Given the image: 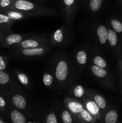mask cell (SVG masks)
<instances>
[{
	"mask_svg": "<svg viewBox=\"0 0 122 123\" xmlns=\"http://www.w3.org/2000/svg\"><path fill=\"white\" fill-rule=\"evenodd\" d=\"M51 72L55 77V86L60 92L69 91L80 73L73 61L64 53L54 58Z\"/></svg>",
	"mask_w": 122,
	"mask_h": 123,
	"instance_id": "6da1fadb",
	"label": "cell"
},
{
	"mask_svg": "<svg viewBox=\"0 0 122 123\" xmlns=\"http://www.w3.org/2000/svg\"><path fill=\"white\" fill-rule=\"evenodd\" d=\"M11 9L25 12L29 16L30 18L55 16L57 14V11L55 8L45 7L28 0H14Z\"/></svg>",
	"mask_w": 122,
	"mask_h": 123,
	"instance_id": "7a4b0ae2",
	"label": "cell"
},
{
	"mask_svg": "<svg viewBox=\"0 0 122 123\" xmlns=\"http://www.w3.org/2000/svg\"><path fill=\"white\" fill-rule=\"evenodd\" d=\"M63 104L70 111L76 123H99L85 108L82 102L69 96H65Z\"/></svg>",
	"mask_w": 122,
	"mask_h": 123,
	"instance_id": "3957f363",
	"label": "cell"
},
{
	"mask_svg": "<svg viewBox=\"0 0 122 123\" xmlns=\"http://www.w3.org/2000/svg\"><path fill=\"white\" fill-rule=\"evenodd\" d=\"M74 39V34L69 25H63L55 30L49 36L51 47L65 48L71 44Z\"/></svg>",
	"mask_w": 122,
	"mask_h": 123,
	"instance_id": "277c9868",
	"label": "cell"
},
{
	"mask_svg": "<svg viewBox=\"0 0 122 123\" xmlns=\"http://www.w3.org/2000/svg\"><path fill=\"white\" fill-rule=\"evenodd\" d=\"M91 38L97 48L106 50L109 48L108 43V32L106 24L97 20L94 21L90 29Z\"/></svg>",
	"mask_w": 122,
	"mask_h": 123,
	"instance_id": "5b68a950",
	"label": "cell"
},
{
	"mask_svg": "<svg viewBox=\"0 0 122 123\" xmlns=\"http://www.w3.org/2000/svg\"><path fill=\"white\" fill-rule=\"evenodd\" d=\"M17 92H25L23 86L7 71L0 70V92L8 96Z\"/></svg>",
	"mask_w": 122,
	"mask_h": 123,
	"instance_id": "8992f818",
	"label": "cell"
},
{
	"mask_svg": "<svg viewBox=\"0 0 122 123\" xmlns=\"http://www.w3.org/2000/svg\"><path fill=\"white\" fill-rule=\"evenodd\" d=\"M87 69L90 75L99 84L109 90L113 88V81L108 70L95 66L89 62L87 64Z\"/></svg>",
	"mask_w": 122,
	"mask_h": 123,
	"instance_id": "52a82bcc",
	"label": "cell"
},
{
	"mask_svg": "<svg viewBox=\"0 0 122 123\" xmlns=\"http://www.w3.org/2000/svg\"><path fill=\"white\" fill-rule=\"evenodd\" d=\"M50 46L49 37L45 34H31L29 37L12 48L14 49H23V48H34L39 47Z\"/></svg>",
	"mask_w": 122,
	"mask_h": 123,
	"instance_id": "ba28073f",
	"label": "cell"
},
{
	"mask_svg": "<svg viewBox=\"0 0 122 123\" xmlns=\"http://www.w3.org/2000/svg\"><path fill=\"white\" fill-rule=\"evenodd\" d=\"M81 0H61V12L66 24L71 26L73 24Z\"/></svg>",
	"mask_w": 122,
	"mask_h": 123,
	"instance_id": "9c48e42d",
	"label": "cell"
},
{
	"mask_svg": "<svg viewBox=\"0 0 122 123\" xmlns=\"http://www.w3.org/2000/svg\"><path fill=\"white\" fill-rule=\"evenodd\" d=\"M12 105L19 111L23 113L28 118L37 117L36 114L29 109V102L25 92H17L7 96Z\"/></svg>",
	"mask_w": 122,
	"mask_h": 123,
	"instance_id": "30bf717a",
	"label": "cell"
},
{
	"mask_svg": "<svg viewBox=\"0 0 122 123\" xmlns=\"http://www.w3.org/2000/svg\"><path fill=\"white\" fill-rule=\"evenodd\" d=\"M31 34L17 33L12 30L5 32H0L1 48H13L27 38Z\"/></svg>",
	"mask_w": 122,
	"mask_h": 123,
	"instance_id": "8fae6325",
	"label": "cell"
},
{
	"mask_svg": "<svg viewBox=\"0 0 122 123\" xmlns=\"http://www.w3.org/2000/svg\"><path fill=\"white\" fill-rule=\"evenodd\" d=\"M51 47H39L34 48H23V49L13 50V56L16 58L34 59L41 58L47 54L50 50Z\"/></svg>",
	"mask_w": 122,
	"mask_h": 123,
	"instance_id": "7c38bea8",
	"label": "cell"
},
{
	"mask_svg": "<svg viewBox=\"0 0 122 123\" xmlns=\"http://www.w3.org/2000/svg\"><path fill=\"white\" fill-rule=\"evenodd\" d=\"M90 54V46L85 45L79 48L73 56V62L80 73L84 72L89 63Z\"/></svg>",
	"mask_w": 122,
	"mask_h": 123,
	"instance_id": "4fadbf2b",
	"label": "cell"
},
{
	"mask_svg": "<svg viewBox=\"0 0 122 123\" xmlns=\"http://www.w3.org/2000/svg\"><path fill=\"white\" fill-rule=\"evenodd\" d=\"M106 25L108 32V43L109 48L113 51L116 55L118 56V58H121L122 55V42L117 33L109 25L107 24Z\"/></svg>",
	"mask_w": 122,
	"mask_h": 123,
	"instance_id": "5bb4252c",
	"label": "cell"
},
{
	"mask_svg": "<svg viewBox=\"0 0 122 123\" xmlns=\"http://www.w3.org/2000/svg\"><path fill=\"white\" fill-rule=\"evenodd\" d=\"M89 62L105 69L108 70L109 68L108 64L102 53L99 51L98 48L93 46H90Z\"/></svg>",
	"mask_w": 122,
	"mask_h": 123,
	"instance_id": "9a60e30c",
	"label": "cell"
},
{
	"mask_svg": "<svg viewBox=\"0 0 122 123\" xmlns=\"http://www.w3.org/2000/svg\"><path fill=\"white\" fill-rule=\"evenodd\" d=\"M87 13L94 17L101 12L105 0H81Z\"/></svg>",
	"mask_w": 122,
	"mask_h": 123,
	"instance_id": "2e32d148",
	"label": "cell"
},
{
	"mask_svg": "<svg viewBox=\"0 0 122 123\" xmlns=\"http://www.w3.org/2000/svg\"><path fill=\"white\" fill-rule=\"evenodd\" d=\"M81 102L86 110L99 121L102 116L103 113L95 102L87 94Z\"/></svg>",
	"mask_w": 122,
	"mask_h": 123,
	"instance_id": "e0dca14e",
	"label": "cell"
},
{
	"mask_svg": "<svg viewBox=\"0 0 122 123\" xmlns=\"http://www.w3.org/2000/svg\"><path fill=\"white\" fill-rule=\"evenodd\" d=\"M87 94L90 96L99 106L103 114L110 108L106 98L98 91L92 90V89H87Z\"/></svg>",
	"mask_w": 122,
	"mask_h": 123,
	"instance_id": "ac0fdd59",
	"label": "cell"
},
{
	"mask_svg": "<svg viewBox=\"0 0 122 123\" xmlns=\"http://www.w3.org/2000/svg\"><path fill=\"white\" fill-rule=\"evenodd\" d=\"M7 117L9 118L12 123H27L28 121V118L26 115L16 109L11 103Z\"/></svg>",
	"mask_w": 122,
	"mask_h": 123,
	"instance_id": "d6986e66",
	"label": "cell"
},
{
	"mask_svg": "<svg viewBox=\"0 0 122 123\" xmlns=\"http://www.w3.org/2000/svg\"><path fill=\"white\" fill-rule=\"evenodd\" d=\"M87 88L81 84H74L68 91V95L72 98L82 101L87 96Z\"/></svg>",
	"mask_w": 122,
	"mask_h": 123,
	"instance_id": "ffe728a7",
	"label": "cell"
},
{
	"mask_svg": "<svg viewBox=\"0 0 122 123\" xmlns=\"http://www.w3.org/2000/svg\"><path fill=\"white\" fill-rule=\"evenodd\" d=\"M14 77L16 78L19 84L23 86L24 88L27 90H31L32 88V84L29 77L26 73L19 69H14Z\"/></svg>",
	"mask_w": 122,
	"mask_h": 123,
	"instance_id": "44dd1931",
	"label": "cell"
},
{
	"mask_svg": "<svg viewBox=\"0 0 122 123\" xmlns=\"http://www.w3.org/2000/svg\"><path fill=\"white\" fill-rule=\"evenodd\" d=\"M99 123H118V114L116 109L110 108L102 114Z\"/></svg>",
	"mask_w": 122,
	"mask_h": 123,
	"instance_id": "7402d4cb",
	"label": "cell"
},
{
	"mask_svg": "<svg viewBox=\"0 0 122 123\" xmlns=\"http://www.w3.org/2000/svg\"><path fill=\"white\" fill-rule=\"evenodd\" d=\"M56 113L59 117L62 123H76L71 113L66 108L64 104L59 107Z\"/></svg>",
	"mask_w": 122,
	"mask_h": 123,
	"instance_id": "603a6c76",
	"label": "cell"
},
{
	"mask_svg": "<svg viewBox=\"0 0 122 123\" xmlns=\"http://www.w3.org/2000/svg\"><path fill=\"white\" fill-rule=\"evenodd\" d=\"M2 12L5 14H6L10 19L15 22L21 21V20H24L26 18H30L29 16L26 14V13L21 12L20 10H17L9 9L4 11Z\"/></svg>",
	"mask_w": 122,
	"mask_h": 123,
	"instance_id": "cb8c5ba5",
	"label": "cell"
},
{
	"mask_svg": "<svg viewBox=\"0 0 122 123\" xmlns=\"http://www.w3.org/2000/svg\"><path fill=\"white\" fill-rule=\"evenodd\" d=\"M16 22L10 19L2 12H0V32H5L11 30V26Z\"/></svg>",
	"mask_w": 122,
	"mask_h": 123,
	"instance_id": "d4e9b609",
	"label": "cell"
},
{
	"mask_svg": "<svg viewBox=\"0 0 122 123\" xmlns=\"http://www.w3.org/2000/svg\"><path fill=\"white\" fill-rule=\"evenodd\" d=\"M108 25L110 26L117 33L120 39L122 42V22L116 17H111L109 18L107 23Z\"/></svg>",
	"mask_w": 122,
	"mask_h": 123,
	"instance_id": "484cf974",
	"label": "cell"
},
{
	"mask_svg": "<svg viewBox=\"0 0 122 123\" xmlns=\"http://www.w3.org/2000/svg\"><path fill=\"white\" fill-rule=\"evenodd\" d=\"M43 83L44 86L49 89H51L55 86V79L53 73L51 71H46L43 73Z\"/></svg>",
	"mask_w": 122,
	"mask_h": 123,
	"instance_id": "4316f807",
	"label": "cell"
},
{
	"mask_svg": "<svg viewBox=\"0 0 122 123\" xmlns=\"http://www.w3.org/2000/svg\"><path fill=\"white\" fill-rule=\"evenodd\" d=\"M43 123H60L58 115L55 109L51 108L45 112L43 117Z\"/></svg>",
	"mask_w": 122,
	"mask_h": 123,
	"instance_id": "83f0119b",
	"label": "cell"
},
{
	"mask_svg": "<svg viewBox=\"0 0 122 123\" xmlns=\"http://www.w3.org/2000/svg\"><path fill=\"white\" fill-rule=\"evenodd\" d=\"M10 102L7 96L0 92V115L7 116L9 109Z\"/></svg>",
	"mask_w": 122,
	"mask_h": 123,
	"instance_id": "f1b7e54d",
	"label": "cell"
},
{
	"mask_svg": "<svg viewBox=\"0 0 122 123\" xmlns=\"http://www.w3.org/2000/svg\"><path fill=\"white\" fill-rule=\"evenodd\" d=\"M9 61V58L7 56L0 54V70L7 71Z\"/></svg>",
	"mask_w": 122,
	"mask_h": 123,
	"instance_id": "f546056e",
	"label": "cell"
},
{
	"mask_svg": "<svg viewBox=\"0 0 122 123\" xmlns=\"http://www.w3.org/2000/svg\"><path fill=\"white\" fill-rule=\"evenodd\" d=\"M14 0H0V12L11 9Z\"/></svg>",
	"mask_w": 122,
	"mask_h": 123,
	"instance_id": "4dcf8cb0",
	"label": "cell"
},
{
	"mask_svg": "<svg viewBox=\"0 0 122 123\" xmlns=\"http://www.w3.org/2000/svg\"><path fill=\"white\" fill-rule=\"evenodd\" d=\"M28 1H32V2L38 4H44L47 3L49 0H28Z\"/></svg>",
	"mask_w": 122,
	"mask_h": 123,
	"instance_id": "1f68e13d",
	"label": "cell"
},
{
	"mask_svg": "<svg viewBox=\"0 0 122 123\" xmlns=\"http://www.w3.org/2000/svg\"><path fill=\"white\" fill-rule=\"evenodd\" d=\"M118 68L120 70V73L122 77V60L121 59V58H120L119 61H118Z\"/></svg>",
	"mask_w": 122,
	"mask_h": 123,
	"instance_id": "d6a6232c",
	"label": "cell"
},
{
	"mask_svg": "<svg viewBox=\"0 0 122 123\" xmlns=\"http://www.w3.org/2000/svg\"><path fill=\"white\" fill-rule=\"evenodd\" d=\"M0 123H6L4 121V120H3V118H2L1 117V115H0Z\"/></svg>",
	"mask_w": 122,
	"mask_h": 123,
	"instance_id": "836d02e7",
	"label": "cell"
},
{
	"mask_svg": "<svg viewBox=\"0 0 122 123\" xmlns=\"http://www.w3.org/2000/svg\"><path fill=\"white\" fill-rule=\"evenodd\" d=\"M118 3H119L120 6L122 8V0H118Z\"/></svg>",
	"mask_w": 122,
	"mask_h": 123,
	"instance_id": "e575fe53",
	"label": "cell"
},
{
	"mask_svg": "<svg viewBox=\"0 0 122 123\" xmlns=\"http://www.w3.org/2000/svg\"><path fill=\"white\" fill-rule=\"evenodd\" d=\"M0 49H1V43H0Z\"/></svg>",
	"mask_w": 122,
	"mask_h": 123,
	"instance_id": "d590c367",
	"label": "cell"
},
{
	"mask_svg": "<svg viewBox=\"0 0 122 123\" xmlns=\"http://www.w3.org/2000/svg\"></svg>",
	"mask_w": 122,
	"mask_h": 123,
	"instance_id": "8d00e7d4",
	"label": "cell"
}]
</instances>
